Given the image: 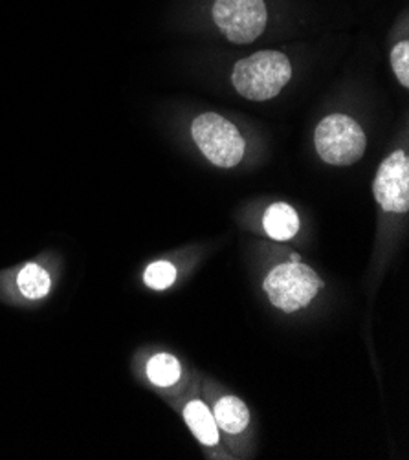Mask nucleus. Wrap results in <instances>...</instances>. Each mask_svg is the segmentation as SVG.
Here are the masks:
<instances>
[{
    "mask_svg": "<svg viewBox=\"0 0 409 460\" xmlns=\"http://www.w3.org/2000/svg\"><path fill=\"white\" fill-rule=\"evenodd\" d=\"M391 66L404 88L409 86V42H398L391 52Z\"/></svg>",
    "mask_w": 409,
    "mask_h": 460,
    "instance_id": "obj_13",
    "label": "nucleus"
},
{
    "mask_svg": "<svg viewBox=\"0 0 409 460\" xmlns=\"http://www.w3.org/2000/svg\"><path fill=\"white\" fill-rule=\"evenodd\" d=\"M264 229L274 241H290L299 232V217L289 204H274L264 213Z\"/></svg>",
    "mask_w": 409,
    "mask_h": 460,
    "instance_id": "obj_7",
    "label": "nucleus"
},
{
    "mask_svg": "<svg viewBox=\"0 0 409 460\" xmlns=\"http://www.w3.org/2000/svg\"><path fill=\"white\" fill-rule=\"evenodd\" d=\"M213 419L217 422V428H222V431L230 435H237L248 428L250 411L243 400L236 396H226L217 402Z\"/></svg>",
    "mask_w": 409,
    "mask_h": 460,
    "instance_id": "obj_8",
    "label": "nucleus"
},
{
    "mask_svg": "<svg viewBox=\"0 0 409 460\" xmlns=\"http://www.w3.org/2000/svg\"><path fill=\"white\" fill-rule=\"evenodd\" d=\"M292 77V65L281 52L262 50L237 61L234 68V86L250 102H268L276 98Z\"/></svg>",
    "mask_w": 409,
    "mask_h": 460,
    "instance_id": "obj_1",
    "label": "nucleus"
},
{
    "mask_svg": "<svg viewBox=\"0 0 409 460\" xmlns=\"http://www.w3.org/2000/svg\"><path fill=\"white\" fill-rule=\"evenodd\" d=\"M176 279V270L169 262H153L144 275V281L153 290H165L169 288Z\"/></svg>",
    "mask_w": 409,
    "mask_h": 460,
    "instance_id": "obj_12",
    "label": "nucleus"
},
{
    "mask_svg": "<svg viewBox=\"0 0 409 460\" xmlns=\"http://www.w3.org/2000/svg\"><path fill=\"white\" fill-rule=\"evenodd\" d=\"M314 144L317 155L329 165H352L368 147L366 134L358 121L345 114H331L317 123Z\"/></svg>",
    "mask_w": 409,
    "mask_h": 460,
    "instance_id": "obj_2",
    "label": "nucleus"
},
{
    "mask_svg": "<svg viewBox=\"0 0 409 460\" xmlns=\"http://www.w3.org/2000/svg\"><path fill=\"white\" fill-rule=\"evenodd\" d=\"M373 193L384 211L407 213L409 209V158L404 151H395L378 167Z\"/></svg>",
    "mask_w": 409,
    "mask_h": 460,
    "instance_id": "obj_6",
    "label": "nucleus"
},
{
    "mask_svg": "<svg viewBox=\"0 0 409 460\" xmlns=\"http://www.w3.org/2000/svg\"><path fill=\"white\" fill-rule=\"evenodd\" d=\"M182 371H180V363L174 356L171 354H155L149 359L147 365V376L149 380L158 385V387H169L178 382Z\"/></svg>",
    "mask_w": 409,
    "mask_h": 460,
    "instance_id": "obj_11",
    "label": "nucleus"
},
{
    "mask_svg": "<svg viewBox=\"0 0 409 460\" xmlns=\"http://www.w3.org/2000/svg\"><path fill=\"white\" fill-rule=\"evenodd\" d=\"M184 419L199 442L204 446H215L218 442V428L213 412L202 402H190L184 409Z\"/></svg>",
    "mask_w": 409,
    "mask_h": 460,
    "instance_id": "obj_9",
    "label": "nucleus"
},
{
    "mask_svg": "<svg viewBox=\"0 0 409 460\" xmlns=\"http://www.w3.org/2000/svg\"><path fill=\"white\" fill-rule=\"evenodd\" d=\"M191 134L197 147L213 165L230 169L241 164L246 144L232 121L215 112H206L193 119Z\"/></svg>",
    "mask_w": 409,
    "mask_h": 460,
    "instance_id": "obj_3",
    "label": "nucleus"
},
{
    "mask_svg": "<svg viewBox=\"0 0 409 460\" xmlns=\"http://www.w3.org/2000/svg\"><path fill=\"white\" fill-rule=\"evenodd\" d=\"M264 0H215L213 21L236 44L253 42L266 26Z\"/></svg>",
    "mask_w": 409,
    "mask_h": 460,
    "instance_id": "obj_5",
    "label": "nucleus"
},
{
    "mask_svg": "<svg viewBox=\"0 0 409 460\" xmlns=\"http://www.w3.org/2000/svg\"><path fill=\"white\" fill-rule=\"evenodd\" d=\"M17 285L21 294L28 299H40L50 292V275L37 264H26L19 273Z\"/></svg>",
    "mask_w": 409,
    "mask_h": 460,
    "instance_id": "obj_10",
    "label": "nucleus"
},
{
    "mask_svg": "<svg viewBox=\"0 0 409 460\" xmlns=\"http://www.w3.org/2000/svg\"><path fill=\"white\" fill-rule=\"evenodd\" d=\"M320 288L322 281L316 271L301 262L276 266L264 281V290L271 305L289 314L307 306Z\"/></svg>",
    "mask_w": 409,
    "mask_h": 460,
    "instance_id": "obj_4",
    "label": "nucleus"
}]
</instances>
